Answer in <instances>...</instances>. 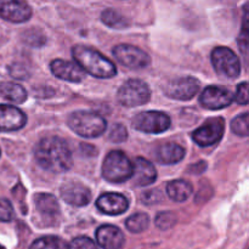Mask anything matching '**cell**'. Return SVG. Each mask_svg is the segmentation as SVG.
<instances>
[{
  "label": "cell",
  "instance_id": "11",
  "mask_svg": "<svg viewBox=\"0 0 249 249\" xmlns=\"http://www.w3.org/2000/svg\"><path fill=\"white\" fill-rule=\"evenodd\" d=\"M199 89H201V83L198 79L195 77H182L170 80L164 87V92L172 99L187 101L198 94Z\"/></svg>",
  "mask_w": 249,
  "mask_h": 249
},
{
  "label": "cell",
  "instance_id": "13",
  "mask_svg": "<svg viewBox=\"0 0 249 249\" xmlns=\"http://www.w3.org/2000/svg\"><path fill=\"white\" fill-rule=\"evenodd\" d=\"M61 197L66 203L75 207H84L91 202V192L84 185L77 182H67L60 190Z\"/></svg>",
  "mask_w": 249,
  "mask_h": 249
},
{
  "label": "cell",
  "instance_id": "2",
  "mask_svg": "<svg viewBox=\"0 0 249 249\" xmlns=\"http://www.w3.org/2000/svg\"><path fill=\"white\" fill-rule=\"evenodd\" d=\"M72 56L74 58V62L84 72H88L94 77L108 79L117 74L116 65L106 56L102 55L100 51L89 48V46H73Z\"/></svg>",
  "mask_w": 249,
  "mask_h": 249
},
{
  "label": "cell",
  "instance_id": "23",
  "mask_svg": "<svg viewBox=\"0 0 249 249\" xmlns=\"http://www.w3.org/2000/svg\"><path fill=\"white\" fill-rule=\"evenodd\" d=\"M101 21L107 27H111L113 29H124L129 27V21L117 10L107 9L102 11Z\"/></svg>",
  "mask_w": 249,
  "mask_h": 249
},
{
  "label": "cell",
  "instance_id": "17",
  "mask_svg": "<svg viewBox=\"0 0 249 249\" xmlns=\"http://www.w3.org/2000/svg\"><path fill=\"white\" fill-rule=\"evenodd\" d=\"M131 179L135 186H148V185H152L157 179V170L150 160L138 157L134 160Z\"/></svg>",
  "mask_w": 249,
  "mask_h": 249
},
{
  "label": "cell",
  "instance_id": "14",
  "mask_svg": "<svg viewBox=\"0 0 249 249\" xmlns=\"http://www.w3.org/2000/svg\"><path fill=\"white\" fill-rule=\"evenodd\" d=\"M50 70L55 77L58 79L66 80L71 83H80L84 80L85 72L75 62L66 60H53L50 63Z\"/></svg>",
  "mask_w": 249,
  "mask_h": 249
},
{
  "label": "cell",
  "instance_id": "6",
  "mask_svg": "<svg viewBox=\"0 0 249 249\" xmlns=\"http://www.w3.org/2000/svg\"><path fill=\"white\" fill-rule=\"evenodd\" d=\"M212 63L221 77L235 79L241 74V62L238 56L226 46H218L211 53Z\"/></svg>",
  "mask_w": 249,
  "mask_h": 249
},
{
  "label": "cell",
  "instance_id": "28",
  "mask_svg": "<svg viewBox=\"0 0 249 249\" xmlns=\"http://www.w3.org/2000/svg\"><path fill=\"white\" fill-rule=\"evenodd\" d=\"M14 207L9 199L0 198V223H7L14 219Z\"/></svg>",
  "mask_w": 249,
  "mask_h": 249
},
{
  "label": "cell",
  "instance_id": "5",
  "mask_svg": "<svg viewBox=\"0 0 249 249\" xmlns=\"http://www.w3.org/2000/svg\"><path fill=\"white\" fill-rule=\"evenodd\" d=\"M117 99L124 107L142 106L151 99L150 87L143 80L129 79L119 88Z\"/></svg>",
  "mask_w": 249,
  "mask_h": 249
},
{
  "label": "cell",
  "instance_id": "25",
  "mask_svg": "<svg viewBox=\"0 0 249 249\" xmlns=\"http://www.w3.org/2000/svg\"><path fill=\"white\" fill-rule=\"evenodd\" d=\"M125 226L130 232L141 233L150 226V216L145 213H136L126 219Z\"/></svg>",
  "mask_w": 249,
  "mask_h": 249
},
{
  "label": "cell",
  "instance_id": "26",
  "mask_svg": "<svg viewBox=\"0 0 249 249\" xmlns=\"http://www.w3.org/2000/svg\"><path fill=\"white\" fill-rule=\"evenodd\" d=\"M177 214L173 213V212H160L156 216V226H157L160 230H169L173 226L177 224Z\"/></svg>",
  "mask_w": 249,
  "mask_h": 249
},
{
  "label": "cell",
  "instance_id": "29",
  "mask_svg": "<svg viewBox=\"0 0 249 249\" xmlns=\"http://www.w3.org/2000/svg\"><path fill=\"white\" fill-rule=\"evenodd\" d=\"M67 249H99L97 248L96 243L92 240H90L89 237H80L74 238V240L71 241L70 245L67 246Z\"/></svg>",
  "mask_w": 249,
  "mask_h": 249
},
{
  "label": "cell",
  "instance_id": "16",
  "mask_svg": "<svg viewBox=\"0 0 249 249\" xmlns=\"http://www.w3.org/2000/svg\"><path fill=\"white\" fill-rule=\"evenodd\" d=\"M26 123L27 117L21 109L10 105H0V131L19 130Z\"/></svg>",
  "mask_w": 249,
  "mask_h": 249
},
{
  "label": "cell",
  "instance_id": "18",
  "mask_svg": "<svg viewBox=\"0 0 249 249\" xmlns=\"http://www.w3.org/2000/svg\"><path fill=\"white\" fill-rule=\"evenodd\" d=\"M96 241L102 249H122L125 237L119 228L114 225H102L96 230Z\"/></svg>",
  "mask_w": 249,
  "mask_h": 249
},
{
  "label": "cell",
  "instance_id": "19",
  "mask_svg": "<svg viewBox=\"0 0 249 249\" xmlns=\"http://www.w3.org/2000/svg\"><path fill=\"white\" fill-rule=\"evenodd\" d=\"M185 148L175 142L163 143L156 151V158L162 164H175L184 160Z\"/></svg>",
  "mask_w": 249,
  "mask_h": 249
},
{
  "label": "cell",
  "instance_id": "4",
  "mask_svg": "<svg viewBox=\"0 0 249 249\" xmlns=\"http://www.w3.org/2000/svg\"><path fill=\"white\" fill-rule=\"evenodd\" d=\"M133 162L122 151H111L102 163V177L113 184H121L131 179Z\"/></svg>",
  "mask_w": 249,
  "mask_h": 249
},
{
  "label": "cell",
  "instance_id": "10",
  "mask_svg": "<svg viewBox=\"0 0 249 249\" xmlns=\"http://www.w3.org/2000/svg\"><path fill=\"white\" fill-rule=\"evenodd\" d=\"M235 100V95L226 87L211 85L207 87L199 96V104L207 109H220L230 106Z\"/></svg>",
  "mask_w": 249,
  "mask_h": 249
},
{
  "label": "cell",
  "instance_id": "32",
  "mask_svg": "<svg viewBox=\"0 0 249 249\" xmlns=\"http://www.w3.org/2000/svg\"><path fill=\"white\" fill-rule=\"evenodd\" d=\"M235 100L240 105L248 104V83L243 82L237 87V92L235 95Z\"/></svg>",
  "mask_w": 249,
  "mask_h": 249
},
{
  "label": "cell",
  "instance_id": "20",
  "mask_svg": "<svg viewBox=\"0 0 249 249\" xmlns=\"http://www.w3.org/2000/svg\"><path fill=\"white\" fill-rule=\"evenodd\" d=\"M194 187L186 180H173L167 185V195L175 202H185L191 197Z\"/></svg>",
  "mask_w": 249,
  "mask_h": 249
},
{
  "label": "cell",
  "instance_id": "7",
  "mask_svg": "<svg viewBox=\"0 0 249 249\" xmlns=\"http://www.w3.org/2000/svg\"><path fill=\"white\" fill-rule=\"evenodd\" d=\"M134 128L139 131L148 134H160L170 128L169 116L160 111H145L138 113L131 122Z\"/></svg>",
  "mask_w": 249,
  "mask_h": 249
},
{
  "label": "cell",
  "instance_id": "27",
  "mask_svg": "<svg viewBox=\"0 0 249 249\" xmlns=\"http://www.w3.org/2000/svg\"><path fill=\"white\" fill-rule=\"evenodd\" d=\"M231 129L238 136L246 138L248 136V113L240 114L231 122Z\"/></svg>",
  "mask_w": 249,
  "mask_h": 249
},
{
  "label": "cell",
  "instance_id": "21",
  "mask_svg": "<svg viewBox=\"0 0 249 249\" xmlns=\"http://www.w3.org/2000/svg\"><path fill=\"white\" fill-rule=\"evenodd\" d=\"M36 207L43 215L56 216L60 214V206L58 202L53 195L50 194H38L34 197Z\"/></svg>",
  "mask_w": 249,
  "mask_h": 249
},
{
  "label": "cell",
  "instance_id": "9",
  "mask_svg": "<svg viewBox=\"0 0 249 249\" xmlns=\"http://www.w3.org/2000/svg\"><path fill=\"white\" fill-rule=\"evenodd\" d=\"M224 130H225V121L220 117L212 118L192 133V139L201 147H208L221 140Z\"/></svg>",
  "mask_w": 249,
  "mask_h": 249
},
{
  "label": "cell",
  "instance_id": "8",
  "mask_svg": "<svg viewBox=\"0 0 249 249\" xmlns=\"http://www.w3.org/2000/svg\"><path fill=\"white\" fill-rule=\"evenodd\" d=\"M112 53L119 63L130 70H142L151 63V57L148 53L139 49L138 46L129 45V44H119L114 46Z\"/></svg>",
  "mask_w": 249,
  "mask_h": 249
},
{
  "label": "cell",
  "instance_id": "1",
  "mask_svg": "<svg viewBox=\"0 0 249 249\" xmlns=\"http://www.w3.org/2000/svg\"><path fill=\"white\" fill-rule=\"evenodd\" d=\"M36 163L50 173H65L72 167V152L63 139L48 136L41 139L34 148Z\"/></svg>",
  "mask_w": 249,
  "mask_h": 249
},
{
  "label": "cell",
  "instance_id": "24",
  "mask_svg": "<svg viewBox=\"0 0 249 249\" xmlns=\"http://www.w3.org/2000/svg\"><path fill=\"white\" fill-rule=\"evenodd\" d=\"M67 242L57 236H44L31 245L29 249H67Z\"/></svg>",
  "mask_w": 249,
  "mask_h": 249
},
{
  "label": "cell",
  "instance_id": "15",
  "mask_svg": "<svg viewBox=\"0 0 249 249\" xmlns=\"http://www.w3.org/2000/svg\"><path fill=\"white\" fill-rule=\"evenodd\" d=\"M96 207L100 212L107 215H119L128 211L129 201L124 195L121 194H105L97 198Z\"/></svg>",
  "mask_w": 249,
  "mask_h": 249
},
{
  "label": "cell",
  "instance_id": "22",
  "mask_svg": "<svg viewBox=\"0 0 249 249\" xmlns=\"http://www.w3.org/2000/svg\"><path fill=\"white\" fill-rule=\"evenodd\" d=\"M0 94L2 97L14 104H23L27 100V91L22 85L12 82H4L0 84Z\"/></svg>",
  "mask_w": 249,
  "mask_h": 249
},
{
  "label": "cell",
  "instance_id": "31",
  "mask_svg": "<svg viewBox=\"0 0 249 249\" xmlns=\"http://www.w3.org/2000/svg\"><path fill=\"white\" fill-rule=\"evenodd\" d=\"M141 199L146 206H155L163 201V196L160 190H150V191L143 192Z\"/></svg>",
  "mask_w": 249,
  "mask_h": 249
},
{
  "label": "cell",
  "instance_id": "30",
  "mask_svg": "<svg viewBox=\"0 0 249 249\" xmlns=\"http://www.w3.org/2000/svg\"><path fill=\"white\" fill-rule=\"evenodd\" d=\"M128 138V133H126V129L124 128V125L122 124H116V125L112 126L111 131H109L108 140L113 141V142H123Z\"/></svg>",
  "mask_w": 249,
  "mask_h": 249
},
{
  "label": "cell",
  "instance_id": "12",
  "mask_svg": "<svg viewBox=\"0 0 249 249\" xmlns=\"http://www.w3.org/2000/svg\"><path fill=\"white\" fill-rule=\"evenodd\" d=\"M0 17L14 23H23L32 17V9L24 1L0 0Z\"/></svg>",
  "mask_w": 249,
  "mask_h": 249
},
{
  "label": "cell",
  "instance_id": "3",
  "mask_svg": "<svg viewBox=\"0 0 249 249\" xmlns=\"http://www.w3.org/2000/svg\"><path fill=\"white\" fill-rule=\"evenodd\" d=\"M68 126L77 135L83 138H99L106 130L107 123L105 118L97 113L89 111H75L68 117Z\"/></svg>",
  "mask_w": 249,
  "mask_h": 249
}]
</instances>
